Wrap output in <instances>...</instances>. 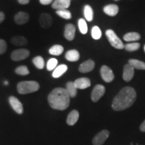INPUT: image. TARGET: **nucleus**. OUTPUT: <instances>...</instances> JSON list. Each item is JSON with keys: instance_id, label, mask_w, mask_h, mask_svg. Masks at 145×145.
Listing matches in <instances>:
<instances>
[{"instance_id": "1", "label": "nucleus", "mask_w": 145, "mask_h": 145, "mask_svg": "<svg viewBox=\"0 0 145 145\" xmlns=\"http://www.w3.org/2000/svg\"><path fill=\"white\" fill-rule=\"evenodd\" d=\"M137 99V92L131 87H126L120 90L113 99L112 108L114 111H122L129 108Z\"/></svg>"}, {"instance_id": "2", "label": "nucleus", "mask_w": 145, "mask_h": 145, "mask_svg": "<svg viewBox=\"0 0 145 145\" xmlns=\"http://www.w3.org/2000/svg\"><path fill=\"white\" fill-rule=\"evenodd\" d=\"M48 101L52 109L57 110H66L70 105V96L66 89H54L48 96Z\"/></svg>"}, {"instance_id": "3", "label": "nucleus", "mask_w": 145, "mask_h": 145, "mask_svg": "<svg viewBox=\"0 0 145 145\" xmlns=\"http://www.w3.org/2000/svg\"><path fill=\"white\" fill-rule=\"evenodd\" d=\"M40 88L39 83L34 81H24L18 83L17 89L20 94H28L37 91Z\"/></svg>"}, {"instance_id": "4", "label": "nucleus", "mask_w": 145, "mask_h": 145, "mask_svg": "<svg viewBox=\"0 0 145 145\" xmlns=\"http://www.w3.org/2000/svg\"><path fill=\"white\" fill-rule=\"evenodd\" d=\"M106 36L108 38L110 44L117 49H123L124 48V44L121 40L119 39L118 36L112 30H108L106 32Z\"/></svg>"}, {"instance_id": "5", "label": "nucleus", "mask_w": 145, "mask_h": 145, "mask_svg": "<svg viewBox=\"0 0 145 145\" xmlns=\"http://www.w3.org/2000/svg\"><path fill=\"white\" fill-rule=\"evenodd\" d=\"M30 55V51L26 48H20L14 50L11 54V59L14 61H22L27 59Z\"/></svg>"}, {"instance_id": "6", "label": "nucleus", "mask_w": 145, "mask_h": 145, "mask_svg": "<svg viewBox=\"0 0 145 145\" xmlns=\"http://www.w3.org/2000/svg\"><path fill=\"white\" fill-rule=\"evenodd\" d=\"M110 132L108 130H103L96 135L92 140L93 145H102L108 138Z\"/></svg>"}, {"instance_id": "7", "label": "nucleus", "mask_w": 145, "mask_h": 145, "mask_svg": "<svg viewBox=\"0 0 145 145\" xmlns=\"http://www.w3.org/2000/svg\"><path fill=\"white\" fill-rule=\"evenodd\" d=\"M106 92V88L102 85H97L94 87L93 91H92L91 95V99L93 102H97L99 100V99L104 95Z\"/></svg>"}, {"instance_id": "8", "label": "nucleus", "mask_w": 145, "mask_h": 145, "mask_svg": "<svg viewBox=\"0 0 145 145\" xmlns=\"http://www.w3.org/2000/svg\"><path fill=\"white\" fill-rule=\"evenodd\" d=\"M101 77L105 82L110 83L114 80V75L111 69L108 67V66L104 65L101 67L100 69Z\"/></svg>"}, {"instance_id": "9", "label": "nucleus", "mask_w": 145, "mask_h": 145, "mask_svg": "<svg viewBox=\"0 0 145 145\" xmlns=\"http://www.w3.org/2000/svg\"><path fill=\"white\" fill-rule=\"evenodd\" d=\"M9 102L13 108V110L15 111L16 113L18 114H22L24 112V108L22 104L20 101L17 97H14V96H10L9 97Z\"/></svg>"}, {"instance_id": "10", "label": "nucleus", "mask_w": 145, "mask_h": 145, "mask_svg": "<svg viewBox=\"0 0 145 145\" xmlns=\"http://www.w3.org/2000/svg\"><path fill=\"white\" fill-rule=\"evenodd\" d=\"M39 22L42 28H49L52 24V19L51 16L47 13H42L40 16Z\"/></svg>"}, {"instance_id": "11", "label": "nucleus", "mask_w": 145, "mask_h": 145, "mask_svg": "<svg viewBox=\"0 0 145 145\" xmlns=\"http://www.w3.org/2000/svg\"><path fill=\"white\" fill-rule=\"evenodd\" d=\"M135 75V69L129 64H126L123 71V79L126 82H129L132 79Z\"/></svg>"}, {"instance_id": "12", "label": "nucleus", "mask_w": 145, "mask_h": 145, "mask_svg": "<svg viewBox=\"0 0 145 145\" xmlns=\"http://www.w3.org/2000/svg\"><path fill=\"white\" fill-rule=\"evenodd\" d=\"M71 5V0H54L52 8L57 10H67Z\"/></svg>"}, {"instance_id": "13", "label": "nucleus", "mask_w": 145, "mask_h": 145, "mask_svg": "<svg viewBox=\"0 0 145 145\" xmlns=\"http://www.w3.org/2000/svg\"><path fill=\"white\" fill-rule=\"evenodd\" d=\"M75 26L72 24H68L65 26L64 36L67 40L71 41L74 39L75 35Z\"/></svg>"}, {"instance_id": "14", "label": "nucleus", "mask_w": 145, "mask_h": 145, "mask_svg": "<svg viewBox=\"0 0 145 145\" xmlns=\"http://www.w3.org/2000/svg\"><path fill=\"white\" fill-rule=\"evenodd\" d=\"M29 20H30V16L26 12H20L14 16V21L18 25H23L26 24Z\"/></svg>"}, {"instance_id": "15", "label": "nucleus", "mask_w": 145, "mask_h": 145, "mask_svg": "<svg viewBox=\"0 0 145 145\" xmlns=\"http://www.w3.org/2000/svg\"><path fill=\"white\" fill-rule=\"evenodd\" d=\"M95 67V62L93 60H88L81 63L79 67V71L83 73L91 71Z\"/></svg>"}, {"instance_id": "16", "label": "nucleus", "mask_w": 145, "mask_h": 145, "mask_svg": "<svg viewBox=\"0 0 145 145\" xmlns=\"http://www.w3.org/2000/svg\"><path fill=\"white\" fill-rule=\"evenodd\" d=\"M74 83H75L77 89H84L88 88L89 87L91 86V81L87 77L79 78L74 81Z\"/></svg>"}, {"instance_id": "17", "label": "nucleus", "mask_w": 145, "mask_h": 145, "mask_svg": "<svg viewBox=\"0 0 145 145\" xmlns=\"http://www.w3.org/2000/svg\"><path fill=\"white\" fill-rule=\"evenodd\" d=\"M79 118V113L77 110H72L69 114L67 118V124L69 126H73L77 122Z\"/></svg>"}, {"instance_id": "18", "label": "nucleus", "mask_w": 145, "mask_h": 145, "mask_svg": "<svg viewBox=\"0 0 145 145\" xmlns=\"http://www.w3.org/2000/svg\"><path fill=\"white\" fill-rule=\"evenodd\" d=\"M104 13L110 16H115L119 12V8L116 4L107 5L104 8Z\"/></svg>"}, {"instance_id": "19", "label": "nucleus", "mask_w": 145, "mask_h": 145, "mask_svg": "<svg viewBox=\"0 0 145 145\" xmlns=\"http://www.w3.org/2000/svg\"><path fill=\"white\" fill-rule=\"evenodd\" d=\"M65 58L67 61L71 62H75L79 59L80 54L77 50H68L65 54Z\"/></svg>"}, {"instance_id": "20", "label": "nucleus", "mask_w": 145, "mask_h": 145, "mask_svg": "<svg viewBox=\"0 0 145 145\" xmlns=\"http://www.w3.org/2000/svg\"><path fill=\"white\" fill-rule=\"evenodd\" d=\"M12 43L16 46H24L28 44V40L23 36H15L12 38Z\"/></svg>"}, {"instance_id": "21", "label": "nucleus", "mask_w": 145, "mask_h": 145, "mask_svg": "<svg viewBox=\"0 0 145 145\" xmlns=\"http://www.w3.org/2000/svg\"><path fill=\"white\" fill-rule=\"evenodd\" d=\"M67 66L66 65H61L58 66L54 69V71L52 72V75L54 78H59L62 76L65 72L67 71Z\"/></svg>"}, {"instance_id": "22", "label": "nucleus", "mask_w": 145, "mask_h": 145, "mask_svg": "<svg viewBox=\"0 0 145 145\" xmlns=\"http://www.w3.org/2000/svg\"><path fill=\"white\" fill-rule=\"evenodd\" d=\"M66 90L67 91L70 97H76L77 93V88H76L75 83L72 81H69L66 84Z\"/></svg>"}, {"instance_id": "23", "label": "nucleus", "mask_w": 145, "mask_h": 145, "mask_svg": "<svg viewBox=\"0 0 145 145\" xmlns=\"http://www.w3.org/2000/svg\"><path fill=\"white\" fill-rule=\"evenodd\" d=\"M128 64L131 65L134 69L138 70H145V63L137 59H130Z\"/></svg>"}, {"instance_id": "24", "label": "nucleus", "mask_w": 145, "mask_h": 145, "mask_svg": "<svg viewBox=\"0 0 145 145\" xmlns=\"http://www.w3.org/2000/svg\"><path fill=\"white\" fill-rule=\"evenodd\" d=\"M64 51V48L61 45H54L52 47H50V48L48 50L50 54L54 56H59L60 54H61Z\"/></svg>"}, {"instance_id": "25", "label": "nucleus", "mask_w": 145, "mask_h": 145, "mask_svg": "<svg viewBox=\"0 0 145 145\" xmlns=\"http://www.w3.org/2000/svg\"><path fill=\"white\" fill-rule=\"evenodd\" d=\"M140 35L137 32H128L124 36L125 41H137L140 40Z\"/></svg>"}, {"instance_id": "26", "label": "nucleus", "mask_w": 145, "mask_h": 145, "mask_svg": "<svg viewBox=\"0 0 145 145\" xmlns=\"http://www.w3.org/2000/svg\"><path fill=\"white\" fill-rule=\"evenodd\" d=\"M84 16L88 22H91L93 20V9L89 5H86L84 7Z\"/></svg>"}, {"instance_id": "27", "label": "nucleus", "mask_w": 145, "mask_h": 145, "mask_svg": "<svg viewBox=\"0 0 145 145\" xmlns=\"http://www.w3.org/2000/svg\"><path fill=\"white\" fill-rule=\"evenodd\" d=\"M32 62L34 66L39 69H43L44 67V60L40 56H37L32 59Z\"/></svg>"}, {"instance_id": "28", "label": "nucleus", "mask_w": 145, "mask_h": 145, "mask_svg": "<svg viewBox=\"0 0 145 145\" xmlns=\"http://www.w3.org/2000/svg\"><path fill=\"white\" fill-rule=\"evenodd\" d=\"M78 26H79V31L81 32V34H86L88 32V25H87L86 22L84 19L81 18V19L79 20V21H78Z\"/></svg>"}, {"instance_id": "29", "label": "nucleus", "mask_w": 145, "mask_h": 145, "mask_svg": "<svg viewBox=\"0 0 145 145\" xmlns=\"http://www.w3.org/2000/svg\"><path fill=\"white\" fill-rule=\"evenodd\" d=\"M56 14L59 16H60V17L64 18L65 20H70L72 17L71 13L68 10H57L56 11Z\"/></svg>"}, {"instance_id": "30", "label": "nucleus", "mask_w": 145, "mask_h": 145, "mask_svg": "<svg viewBox=\"0 0 145 145\" xmlns=\"http://www.w3.org/2000/svg\"><path fill=\"white\" fill-rule=\"evenodd\" d=\"M15 72L16 74L19 75H28L29 73H30V71H29L28 67L26 66H24V65H22V66L18 67L16 69Z\"/></svg>"}, {"instance_id": "31", "label": "nucleus", "mask_w": 145, "mask_h": 145, "mask_svg": "<svg viewBox=\"0 0 145 145\" xmlns=\"http://www.w3.org/2000/svg\"><path fill=\"white\" fill-rule=\"evenodd\" d=\"M140 44L138 42H133V43H128V44H126L124 46L125 49L127 51L132 52V51H136V50H138L140 48Z\"/></svg>"}, {"instance_id": "32", "label": "nucleus", "mask_w": 145, "mask_h": 145, "mask_svg": "<svg viewBox=\"0 0 145 145\" xmlns=\"http://www.w3.org/2000/svg\"><path fill=\"white\" fill-rule=\"evenodd\" d=\"M57 63H58L57 59H54V58H52V59H49L46 64L47 70L49 71H51L57 67Z\"/></svg>"}, {"instance_id": "33", "label": "nucleus", "mask_w": 145, "mask_h": 145, "mask_svg": "<svg viewBox=\"0 0 145 145\" xmlns=\"http://www.w3.org/2000/svg\"><path fill=\"white\" fill-rule=\"evenodd\" d=\"M92 38L95 40H99L101 36V32L98 26H95L91 29Z\"/></svg>"}, {"instance_id": "34", "label": "nucleus", "mask_w": 145, "mask_h": 145, "mask_svg": "<svg viewBox=\"0 0 145 145\" xmlns=\"http://www.w3.org/2000/svg\"><path fill=\"white\" fill-rule=\"evenodd\" d=\"M7 50V44L6 42L4 40L0 39V54L5 53Z\"/></svg>"}, {"instance_id": "35", "label": "nucleus", "mask_w": 145, "mask_h": 145, "mask_svg": "<svg viewBox=\"0 0 145 145\" xmlns=\"http://www.w3.org/2000/svg\"><path fill=\"white\" fill-rule=\"evenodd\" d=\"M42 5H49L53 2V0H39Z\"/></svg>"}, {"instance_id": "36", "label": "nucleus", "mask_w": 145, "mask_h": 145, "mask_svg": "<svg viewBox=\"0 0 145 145\" xmlns=\"http://www.w3.org/2000/svg\"><path fill=\"white\" fill-rule=\"evenodd\" d=\"M140 128V130L141 132H145V120L143 121L142 124H140V128Z\"/></svg>"}, {"instance_id": "37", "label": "nucleus", "mask_w": 145, "mask_h": 145, "mask_svg": "<svg viewBox=\"0 0 145 145\" xmlns=\"http://www.w3.org/2000/svg\"><path fill=\"white\" fill-rule=\"evenodd\" d=\"M18 1L22 5H26L30 2V0H18Z\"/></svg>"}, {"instance_id": "38", "label": "nucleus", "mask_w": 145, "mask_h": 145, "mask_svg": "<svg viewBox=\"0 0 145 145\" xmlns=\"http://www.w3.org/2000/svg\"><path fill=\"white\" fill-rule=\"evenodd\" d=\"M5 19V14L3 12H0V24L3 22V21Z\"/></svg>"}, {"instance_id": "39", "label": "nucleus", "mask_w": 145, "mask_h": 145, "mask_svg": "<svg viewBox=\"0 0 145 145\" xmlns=\"http://www.w3.org/2000/svg\"><path fill=\"white\" fill-rule=\"evenodd\" d=\"M4 84L6 85V86H8V81H5Z\"/></svg>"}, {"instance_id": "40", "label": "nucleus", "mask_w": 145, "mask_h": 145, "mask_svg": "<svg viewBox=\"0 0 145 145\" xmlns=\"http://www.w3.org/2000/svg\"><path fill=\"white\" fill-rule=\"evenodd\" d=\"M144 51H145V45H144Z\"/></svg>"}, {"instance_id": "41", "label": "nucleus", "mask_w": 145, "mask_h": 145, "mask_svg": "<svg viewBox=\"0 0 145 145\" xmlns=\"http://www.w3.org/2000/svg\"><path fill=\"white\" fill-rule=\"evenodd\" d=\"M115 1H119V0H115Z\"/></svg>"}, {"instance_id": "42", "label": "nucleus", "mask_w": 145, "mask_h": 145, "mask_svg": "<svg viewBox=\"0 0 145 145\" xmlns=\"http://www.w3.org/2000/svg\"></svg>"}]
</instances>
